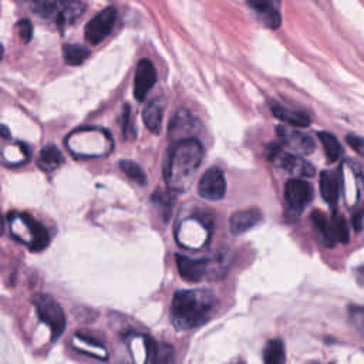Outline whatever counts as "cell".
I'll list each match as a JSON object with an SVG mask.
<instances>
[{
	"label": "cell",
	"instance_id": "8992f818",
	"mask_svg": "<svg viewBox=\"0 0 364 364\" xmlns=\"http://www.w3.org/2000/svg\"><path fill=\"white\" fill-rule=\"evenodd\" d=\"M276 134L280 139V145L289 148L296 154L309 155L316 148L313 138L309 134H304L296 128H291L287 125H279L276 128Z\"/></svg>",
	"mask_w": 364,
	"mask_h": 364
},
{
	"label": "cell",
	"instance_id": "f546056e",
	"mask_svg": "<svg viewBox=\"0 0 364 364\" xmlns=\"http://www.w3.org/2000/svg\"><path fill=\"white\" fill-rule=\"evenodd\" d=\"M17 28H18V34L21 37V40L24 43H28L31 40V34H33V26L27 18L18 20L17 23Z\"/></svg>",
	"mask_w": 364,
	"mask_h": 364
},
{
	"label": "cell",
	"instance_id": "30bf717a",
	"mask_svg": "<svg viewBox=\"0 0 364 364\" xmlns=\"http://www.w3.org/2000/svg\"><path fill=\"white\" fill-rule=\"evenodd\" d=\"M156 82V70L154 64L144 58L138 63L135 70V80H134V97L138 101H144L148 91Z\"/></svg>",
	"mask_w": 364,
	"mask_h": 364
},
{
	"label": "cell",
	"instance_id": "d6a6232c",
	"mask_svg": "<svg viewBox=\"0 0 364 364\" xmlns=\"http://www.w3.org/2000/svg\"><path fill=\"white\" fill-rule=\"evenodd\" d=\"M355 280L360 286H364V266L355 269Z\"/></svg>",
	"mask_w": 364,
	"mask_h": 364
},
{
	"label": "cell",
	"instance_id": "6da1fadb",
	"mask_svg": "<svg viewBox=\"0 0 364 364\" xmlns=\"http://www.w3.org/2000/svg\"><path fill=\"white\" fill-rule=\"evenodd\" d=\"M203 158V146L196 138L173 142L169 146L164 176L171 191H185Z\"/></svg>",
	"mask_w": 364,
	"mask_h": 364
},
{
	"label": "cell",
	"instance_id": "52a82bcc",
	"mask_svg": "<svg viewBox=\"0 0 364 364\" xmlns=\"http://www.w3.org/2000/svg\"><path fill=\"white\" fill-rule=\"evenodd\" d=\"M226 181L219 168H209L198 182V193L208 200H219L225 196Z\"/></svg>",
	"mask_w": 364,
	"mask_h": 364
},
{
	"label": "cell",
	"instance_id": "f1b7e54d",
	"mask_svg": "<svg viewBox=\"0 0 364 364\" xmlns=\"http://www.w3.org/2000/svg\"><path fill=\"white\" fill-rule=\"evenodd\" d=\"M346 141L353 148V151L357 152L364 159V138H361L358 135H354V134H348L346 136Z\"/></svg>",
	"mask_w": 364,
	"mask_h": 364
},
{
	"label": "cell",
	"instance_id": "cb8c5ba5",
	"mask_svg": "<svg viewBox=\"0 0 364 364\" xmlns=\"http://www.w3.org/2000/svg\"><path fill=\"white\" fill-rule=\"evenodd\" d=\"M311 222L316 228V230L318 232L320 237L323 239L326 246H333L331 242V226H330V218H327L323 212L320 210H314L311 213Z\"/></svg>",
	"mask_w": 364,
	"mask_h": 364
},
{
	"label": "cell",
	"instance_id": "5b68a950",
	"mask_svg": "<svg viewBox=\"0 0 364 364\" xmlns=\"http://www.w3.org/2000/svg\"><path fill=\"white\" fill-rule=\"evenodd\" d=\"M117 20V9L115 7H105L101 11H98L85 26L84 34L85 40L95 46L101 43L107 36L111 33L114 24Z\"/></svg>",
	"mask_w": 364,
	"mask_h": 364
},
{
	"label": "cell",
	"instance_id": "44dd1931",
	"mask_svg": "<svg viewBox=\"0 0 364 364\" xmlns=\"http://www.w3.org/2000/svg\"><path fill=\"white\" fill-rule=\"evenodd\" d=\"M84 9H85V4L81 1H68V3L64 1V6L57 17L55 24L60 27L73 24L75 20H78L82 16Z\"/></svg>",
	"mask_w": 364,
	"mask_h": 364
},
{
	"label": "cell",
	"instance_id": "5bb4252c",
	"mask_svg": "<svg viewBox=\"0 0 364 364\" xmlns=\"http://www.w3.org/2000/svg\"><path fill=\"white\" fill-rule=\"evenodd\" d=\"M341 188V172L340 171H323L320 173V193L321 198L334 205L338 199Z\"/></svg>",
	"mask_w": 364,
	"mask_h": 364
},
{
	"label": "cell",
	"instance_id": "ac0fdd59",
	"mask_svg": "<svg viewBox=\"0 0 364 364\" xmlns=\"http://www.w3.org/2000/svg\"><path fill=\"white\" fill-rule=\"evenodd\" d=\"M162 115H164V104L158 98L151 100L142 111V119L145 127L154 134L159 132Z\"/></svg>",
	"mask_w": 364,
	"mask_h": 364
},
{
	"label": "cell",
	"instance_id": "9a60e30c",
	"mask_svg": "<svg viewBox=\"0 0 364 364\" xmlns=\"http://www.w3.org/2000/svg\"><path fill=\"white\" fill-rule=\"evenodd\" d=\"M21 219L27 228V232L30 233V240H28V246L33 252H38L41 249H44L48 245V232L46 230V228L38 223L37 220L21 215Z\"/></svg>",
	"mask_w": 364,
	"mask_h": 364
},
{
	"label": "cell",
	"instance_id": "83f0119b",
	"mask_svg": "<svg viewBox=\"0 0 364 364\" xmlns=\"http://www.w3.org/2000/svg\"><path fill=\"white\" fill-rule=\"evenodd\" d=\"M348 317L353 327L364 337V307L361 306H350Z\"/></svg>",
	"mask_w": 364,
	"mask_h": 364
},
{
	"label": "cell",
	"instance_id": "d4e9b609",
	"mask_svg": "<svg viewBox=\"0 0 364 364\" xmlns=\"http://www.w3.org/2000/svg\"><path fill=\"white\" fill-rule=\"evenodd\" d=\"M330 226H331V242L333 246L336 243H347L348 242V228L344 218L338 213H333L330 218Z\"/></svg>",
	"mask_w": 364,
	"mask_h": 364
},
{
	"label": "cell",
	"instance_id": "7402d4cb",
	"mask_svg": "<svg viewBox=\"0 0 364 364\" xmlns=\"http://www.w3.org/2000/svg\"><path fill=\"white\" fill-rule=\"evenodd\" d=\"M317 135H318V139H320V142L324 148V154H326L328 162L338 161L343 155V148H341L340 142L337 141V138L333 134L326 132V131H321Z\"/></svg>",
	"mask_w": 364,
	"mask_h": 364
},
{
	"label": "cell",
	"instance_id": "7a4b0ae2",
	"mask_svg": "<svg viewBox=\"0 0 364 364\" xmlns=\"http://www.w3.org/2000/svg\"><path fill=\"white\" fill-rule=\"evenodd\" d=\"M216 306L213 293L208 290H179L171 304V320L178 330H189L205 324Z\"/></svg>",
	"mask_w": 364,
	"mask_h": 364
},
{
	"label": "cell",
	"instance_id": "2e32d148",
	"mask_svg": "<svg viewBox=\"0 0 364 364\" xmlns=\"http://www.w3.org/2000/svg\"><path fill=\"white\" fill-rule=\"evenodd\" d=\"M272 112L277 119H280L282 122L289 124L291 127H307L311 122L309 114L296 111V109H290V108L282 107L279 104L272 105Z\"/></svg>",
	"mask_w": 364,
	"mask_h": 364
},
{
	"label": "cell",
	"instance_id": "d6986e66",
	"mask_svg": "<svg viewBox=\"0 0 364 364\" xmlns=\"http://www.w3.org/2000/svg\"><path fill=\"white\" fill-rule=\"evenodd\" d=\"M63 162H64V156H63L61 151L55 145H51V144L46 145L40 151L38 159H37L38 168L44 172H51V171L57 169Z\"/></svg>",
	"mask_w": 364,
	"mask_h": 364
},
{
	"label": "cell",
	"instance_id": "484cf974",
	"mask_svg": "<svg viewBox=\"0 0 364 364\" xmlns=\"http://www.w3.org/2000/svg\"><path fill=\"white\" fill-rule=\"evenodd\" d=\"M64 6V1H34L31 3V9L34 13L44 18L54 17L57 21V17Z\"/></svg>",
	"mask_w": 364,
	"mask_h": 364
},
{
	"label": "cell",
	"instance_id": "8fae6325",
	"mask_svg": "<svg viewBox=\"0 0 364 364\" xmlns=\"http://www.w3.org/2000/svg\"><path fill=\"white\" fill-rule=\"evenodd\" d=\"M195 118L186 109H179L169 122V138L173 142L191 139L195 138Z\"/></svg>",
	"mask_w": 364,
	"mask_h": 364
},
{
	"label": "cell",
	"instance_id": "ba28073f",
	"mask_svg": "<svg viewBox=\"0 0 364 364\" xmlns=\"http://www.w3.org/2000/svg\"><path fill=\"white\" fill-rule=\"evenodd\" d=\"M284 199L293 210H303L313 199V188L304 179H290L284 185Z\"/></svg>",
	"mask_w": 364,
	"mask_h": 364
},
{
	"label": "cell",
	"instance_id": "7c38bea8",
	"mask_svg": "<svg viewBox=\"0 0 364 364\" xmlns=\"http://www.w3.org/2000/svg\"><path fill=\"white\" fill-rule=\"evenodd\" d=\"M262 219H263V216L259 209H256V208L242 209V210L232 213V216L229 219V229L233 235H242V233L250 230L252 228H255L257 223H260Z\"/></svg>",
	"mask_w": 364,
	"mask_h": 364
},
{
	"label": "cell",
	"instance_id": "4fadbf2b",
	"mask_svg": "<svg viewBox=\"0 0 364 364\" xmlns=\"http://www.w3.org/2000/svg\"><path fill=\"white\" fill-rule=\"evenodd\" d=\"M250 9L256 13L257 18L267 28H277L282 21V16L279 11V4L273 1H249Z\"/></svg>",
	"mask_w": 364,
	"mask_h": 364
},
{
	"label": "cell",
	"instance_id": "277c9868",
	"mask_svg": "<svg viewBox=\"0 0 364 364\" xmlns=\"http://www.w3.org/2000/svg\"><path fill=\"white\" fill-rule=\"evenodd\" d=\"M267 158L270 162H273L276 166L284 169L287 173L301 178H310L313 176L314 166L309 164L307 161L299 158L297 155L291 152H286L282 145H269L267 148Z\"/></svg>",
	"mask_w": 364,
	"mask_h": 364
},
{
	"label": "cell",
	"instance_id": "ffe728a7",
	"mask_svg": "<svg viewBox=\"0 0 364 364\" xmlns=\"http://www.w3.org/2000/svg\"><path fill=\"white\" fill-rule=\"evenodd\" d=\"M263 363L264 364H284L286 350L284 344L279 338L269 340L263 348Z\"/></svg>",
	"mask_w": 364,
	"mask_h": 364
},
{
	"label": "cell",
	"instance_id": "4dcf8cb0",
	"mask_svg": "<svg viewBox=\"0 0 364 364\" xmlns=\"http://www.w3.org/2000/svg\"><path fill=\"white\" fill-rule=\"evenodd\" d=\"M122 129H124V135H128V128H129V105H124V111H122Z\"/></svg>",
	"mask_w": 364,
	"mask_h": 364
},
{
	"label": "cell",
	"instance_id": "603a6c76",
	"mask_svg": "<svg viewBox=\"0 0 364 364\" xmlns=\"http://www.w3.org/2000/svg\"><path fill=\"white\" fill-rule=\"evenodd\" d=\"M90 55V50L80 44H64L63 46V58L68 65H80Z\"/></svg>",
	"mask_w": 364,
	"mask_h": 364
},
{
	"label": "cell",
	"instance_id": "1f68e13d",
	"mask_svg": "<svg viewBox=\"0 0 364 364\" xmlns=\"http://www.w3.org/2000/svg\"><path fill=\"white\" fill-rule=\"evenodd\" d=\"M363 215H364V209H361L358 213L354 215L353 218V225L355 230H361L363 229Z\"/></svg>",
	"mask_w": 364,
	"mask_h": 364
},
{
	"label": "cell",
	"instance_id": "4316f807",
	"mask_svg": "<svg viewBox=\"0 0 364 364\" xmlns=\"http://www.w3.org/2000/svg\"><path fill=\"white\" fill-rule=\"evenodd\" d=\"M119 168L135 183H139V185L145 183L146 176H145L142 168L138 164H135L132 161H128V159H122V161H119Z\"/></svg>",
	"mask_w": 364,
	"mask_h": 364
},
{
	"label": "cell",
	"instance_id": "3957f363",
	"mask_svg": "<svg viewBox=\"0 0 364 364\" xmlns=\"http://www.w3.org/2000/svg\"><path fill=\"white\" fill-rule=\"evenodd\" d=\"M33 303L40 320L50 327L53 340L58 338L65 328V316L61 306L48 294H36Z\"/></svg>",
	"mask_w": 364,
	"mask_h": 364
},
{
	"label": "cell",
	"instance_id": "e0dca14e",
	"mask_svg": "<svg viewBox=\"0 0 364 364\" xmlns=\"http://www.w3.org/2000/svg\"><path fill=\"white\" fill-rule=\"evenodd\" d=\"M146 343V357L154 364H169L173 358V348L166 343L154 341L149 337H145Z\"/></svg>",
	"mask_w": 364,
	"mask_h": 364
},
{
	"label": "cell",
	"instance_id": "9c48e42d",
	"mask_svg": "<svg viewBox=\"0 0 364 364\" xmlns=\"http://www.w3.org/2000/svg\"><path fill=\"white\" fill-rule=\"evenodd\" d=\"M212 259H191L182 255H176V266L182 279L188 282H199L210 272Z\"/></svg>",
	"mask_w": 364,
	"mask_h": 364
}]
</instances>
